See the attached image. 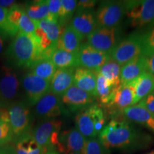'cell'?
Listing matches in <instances>:
<instances>
[{
  "instance_id": "obj_24",
  "label": "cell",
  "mask_w": 154,
  "mask_h": 154,
  "mask_svg": "<svg viewBox=\"0 0 154 154\" xmlns=\"http://www.w3.org/2000/svg\"><path fill=\"white\" fill-rule=\"evenodd\" d=\"M135 96L133 106L137 104L148 95L154 91V76L149 72H144L134 81Z\"/></svg>"
},
{
  "instance_id": "obj_35",
  "label": "cell",
  "mask_w": 154,
  "mask_h": 154,
  "mask_svg": "<svg viewBox=\"0 0 154 154\" xmlns=\"http://www.w3.org/2000/svg\"><path fill=\"white\" fill-rule=\"evenodd\" d=\"M142 38H143L142 55L145 57H149L154 53V26L149 32L143 33Z\"/></svg>"
},
{
  "instance_id": "obj_3",
  "label": "cell",
  "mask_w": 154,
  "mask_h": 154,
  "mask_svg": "<svg viewBox=\"0 0 154 154\" xmlns=\"http://www.w3.org/2000/svg\"><path fill=\"white\" fill-rule=\"evenodd\" d=\"M143 33L135 32L121 40L110 53L111 58L121 66L142 55Z\"/></svg>"
},
{
  "instance_id": "obj_41",
  "label": "cell",
  "mask_w": 154,
  "mask_h": 154,
  "mask_svg": "<svg viewBox=\"0 0 154 154\" xmlns=\"http://www.w3.org/2000/svg\"><path fill=\"white\" fill-rule=\"evenodd\" d=\"M0 154H17V152L15 146L13 144L9 143L0 146Z\"/></svg>"
},
{
  "instance_id": "obj_19",
  "label": "cell",
  "mask_w": 154,
  "mask_h": 154,
  "mask_svg": "<svg viewBox=\"0 0 154 154\" xmlns=\"http://www.w3.org/2000/svg\"><path fill=\"white\" fill-rule=\"evenodd\" d=\"M146 72V57L140 55L121 66V84L126 85L130 84Z\"/></svg>"
},
{
  "instance_id": "obj_5",
  "label": "cell",
  "mask_w": 154,
  "mask_h": 154,
  "mask_svg": "<svg viewBox=\"0 0 154 154\" xmlns=\"http://www.w3.org/2000/svg\"><path fill=\"white\" fill-rule=\"evenodd\" d=\"M126 5L131 26L136 28L154 26V0L126 1Z\"/></svg>"
},
{
  "instance_id": "obj_1",
  "label": "cell",
  "mask_w": 154,
  "mask_h": 154,
  "mask_svg": "<svg viewBox=\"0 0 154 154\" xmlns=\"http://www.w3.org/2000/svg\"><path fill=\"white\" fill-rule=\"evenodd\" d=\"M99 139L108 149L132 152L149 147L153 138L138 130L130 121L112 119L99 134Z\"/></svg>"
},
{
  "instance_id": "obj_27",
  "label": "cell",
  "mask_w": 154,
  "mask_h": 154,
  "mask_svg": "<svg viewBox=\"0 0 154 154\" xmlns=\"http://www.w3.org/2000/svg\"><path fill=\"white\" fill-rule=\"evenodd\" d=\"M25 11L34 22H39L49 18V11L47 0H38L26 4Z\"/></svg>"
},
{
  "instance_id": "obj_28",
  "label": "cell",
  "mask_w": 154,
  "mask_h": 154,
  "mask_svg": "<svg viewBox=\"0 0 154 154\" xmlns=\"http://www.w3.org/2000/svg\"><path fill=\"white\" fill-rule=\"evenodd\" d=\"M114 89L115 87H113L104 77L99 73H97L95 98L99 100L103 106L111 101Z\"/></svg>"
},
{
  "instance_id": "obj_8",
  "label": "cell",
  "mask_w": 154,
  "mask_h": 154,
  "mask_svg": "<svg viewBox=\"0 0 154 154\" xmlns=\"http://www.w3.org/2000/svg\"><path fill=\"white\" fill-rule=\"evenodd\" d=\"M121 31L118 27H97L87 37V44L94 49L110 54L119 43Z\"/></svg>"
},
{
  "instance_id": "obj_2",
  "label": "cell",
  "mask_w": 154,
  "mask_h": 154,
  "mask_svg": "<svg viewBox=\"0 0 154 154\" xmlns=\"http://www.w3.org/2000/svg\"><path fill=\"white\" fill-rule=\"evenodd\" d=\"M5 57L11 66L31 68L41 57L34 34L19 32L7 47Z\"/></svg>"
},
{
  "instance_id": "obj_13",
  "label": "cell",
  "mask_w": 154,
  "mask_h": 154,
  "mask_svg": "<svg viewBox=\"0 0 154 154\" xmlns=\"http://www.w3.org/2000/svg\"><path fill=\"white\" fill-rule=\"evenodd\" d=\"M66 107L63 105L60 97L51 92L43 96L35 105L34 113L38 118L51 119L63 114H66Z\"/></svg>"
},
{
  "instance_id": "obj_6",
  "label": "cell",
  "mask_w": 154,
  "mask_h": 154,
  "mask_svg": "<svg viewBox=\"0 0 154 154\" xmlns=\"http://www.w3.org/2000/svg\"><path fill=\"white\" fill-rule=\"evenodd\" d=\"M9 124L13 134V139L31 131L32 115L29 106L24 101H16L7 107Z\"/></svg>"
},
{
  "instance_id": "obj_22",
  "label": "cell",
  "mask_w": 154,
  "mask_h": 154,
  "mask_svg": "<svg viewBox=\"0 0 154 154\" xmlns=\"http://www.w3.org/2000/svg\"><path fill=\"white\" fill-rule=\"evenodd\" d=\"M76 129L86 139L96 138L97 133L95 131V121L91 106L80 111L75 117Z\"/></svg>"
},
{
  "instance_id": "obj_20",
  "label": "cell",
  "mask_w": 154,
  "mask_h": 154,
  "mask_svg": "<svg viewBox=\"0 0 154 154\" xmlns=\"http://www.w3.org/2000/svg\"><path fill=\"white\" fill-rule=\"evenodd\" d=\"M84 37L81 36L70 24L63 29L57 44V49L72 53H77L82 45Z\"/></svg>"
},
{
  "instance_id": "obj_31",
  "label": "cell",
  "mask_w": 154,
  "mask_h": 154,
  "mask_svg": "<svg viewBox=\"0 0 154 154\" xmlns=\"http://www.w3.org/2000/svg\"><path fill=\"white\" fill-rule=\"evenodd\" d=\"M13 134L9 124V113L5 108H0V146L10 143Z\"/></svg>"
},
{
  "instance_id": "obj_47",
  "label": "cell",
  "mask_w": 154,
  "mask_h": 154,
  "mask_svg": "<svg viewBox=\"0 0 154 154\" xmlns=\"http://www.w3.org/2000/svg\"><path fill=\"white\" fill-rule=\"evenodd\" d=\"M146 154H154V150H153V151H151V152H149V153H146Z\"/></svg>"
},
{
  "instance_id": "obj_21",
  "label": "cell",
  "mask_w": 154,
  "mask_h": 154,
  "mask_svg": "<svg viewBox=\"0 0 154 154\" xmlns=\"http://www.w3.org/2000/svg\"><path fill=\"white\" fill-rule=\"evenodd\" d=\"M97 73L77 67L74 73V85L95 97Z\"/></svg>"
},
{
  "instance_id": "obj_26",
  "label": "cell",
  "mask_w": 154,
  "mask_h": 154,
  "mask_svg": "<svg viewBox=\"0 0 154 154\" xmlns=\"http://www.w3.org/2000/svg\"><path fill=\"white\" fill-rule=\"evenodd\" d=\"M121 66L112 59L107 61L100 69L99 72L112 85L116 88L121 85Z\"/></svg>"
},
{
  "instance_id": "obj_46",
  "label": "cell",
  "mask_w": 154,
  "mask_h": 154,
  "mask_svg": "<svg viewBox=\"0 0 154 154\" xmlns=\"http://www.w3.org/2000/svg\"><path fill=\"white\" fill-rule=\"evenodd\" d=\"M69 154H82V153H81V152H72Z\"/></svg>"
},
{
  "instance_id": "obj_25",
  "label": "cell",
  "mask_w": 154,
  "mask_h": 154,
  "mask_svg": "<svg viewBox=\"0 0 154 154\" xmlns=\"http://www.w3.org/2000/svg\"><path fill=\"white\" fill-rule=\"evenodd\" d=\"M57 69H75L79 67L77 53H72L57 49L51 57Z\"/></svg>"
},
{
  "instance_id": "obj_45",
  "label": "cell",
  "mask_w": 154,
  "mask_h": 154,
  "mask_svg": "<svg viewBox=\"0 0 154 154\" xmlns=\"http://www.w3.org/2000/svg\"><path fill=\"white\" fill-rule=\"evenodd\" d=\"M44 154H59L57 151H54V150H52V151H47V153H45Z\"/></svg>"
},
{
  "instance_id": "obj_16",
  "label": "cell",
  "mask_w": 154,
  "mask_h": 154,
  "mask_svg": "<svg viewBox=\"0 0 154 154\" xmlns=\"http://www.w3.org/2000/svg\"><path fill=\"white\" fill-rule=\"evenodd\" d=\"M71 26L85 38L98 27L94 9H76L71 21Z\"/></svg>"
},
{
  "instance_id": "obj_15",
  "label": "cell",
  "mask_w": 154,
  "mask_h": 154,
  "mask_svg": "<svg viewBox=\"0 0 154 154\" xmlns=\"http://www.w3.org/2000/svg\"><path fill=\"white\" fill-rule=\"evenodd\" d=\"M86 138L76 128H71L60 133L57 146L58 153L69 154L72 152L82 153Z\"/></svg>"
},
{
  "instance_id": "obj_23",
  "label": "cell",
  "mask_w": 154,
  "mask_h": 154,
  "mask_svg": "<svg viewBox=\"0 0 154 154\" xmlns=\"http://www.w3.org/2000/svg\"><path fill=\"white\" fill-rule=\"evenodd\" d=\"M12 142L17 154H44L49 151V150L38 145L34 139L32 131L13 139Z\"/></svg>"
},
{
  "instance_id": "obj_37",
  "label": "cell",
  "mask_w": 154,
  "mask_h": 154,
  "mask_svg": "<svg viewBox=\"0 0 154 154\" xmlns=\"http://www.w3.org/2000/svg\"><path fill=\"white\" fill-rule=\"evenodd\" d=\"M9 9L3 8L0 7V33L5 35L6 37L7 36H16L13 32L10 26H9L8 21H7V14H8Z\"/></svg>"
},
{
  "instance_id": "obj_44",
  "label": "cell",
  "mask_w": 154,
  "mask_h": 154,
  "mask_svg": "<svg viewBox=\"0 0 154 154\" xmlns=\"http://www.w3.org/2000/svg\"><path fill=\"white\" fill-rule=\"evenodd\" d=\"M6 36L0 33V54L2 52L4 49V44H5V40Z\"/></svg>"
},
{
  "instance_id": "obj_39",
  "label": "cell",
  "mask_w": 154,
  "mask_h": 154,
  "mask_svg": "<svg viewBox=\"0 0 154 154\" xmlns=\"http://www.w3.org/2000/svg\"><path fill=\"white\" fill-rule=\"evenodd\" d=\"M137 104L141 106L154 116V91L141 100Z\"/></svg>"
},
{
  "instance_id": "obj_4",
  "label": "cell",
  "mask_w": 154,
  "mask_h": 154,
  "mask_svg": "<svg viewBox=\"0 0 154 154\" xmlns=\"http://www.w3.org/2000/svg\"><path fill=\"white\" fill-rule=\"evenodd\" d=\"M126 14V1L102 2L96 11L98 27H118Z\"/></svg>"
},
{
  "instance_id": "obj_17",
  "label": "cell",
  "mask_w": 154,
  "mask_h": 154,
  "mask_svg": "<svg viewBox=\"0 0 154 154\" xmlns=\"http://www.w3.org/2000/svg\"><path fill=\"white\" fill-rule=\"evenodd\" d=\"M124 119L145 127L154 133V116L145 108L136 104L124 109L122 112Z\"/></svg>"
},
{
  "instance_id": "obj_40",
  "label": "cell",
  "mask_w": 154,
  "mask_h": 154,
  "mask_svg": "<svg viewBox=\"0 0 154 154\" xmlns=\"http://www.w3.org/2000/svg\"><path fill=\"white\" fill-rule=\"evenodd\" d=\"M96 4L95 0H80L77 2L76 9H94Z\"/></svg>"
},
{
  "instance_id": "obj_33",
  "label": "cell",
  "mask_w": 154,
  "mask_h": 154,
  "mask_svg": "<svg viewBox=\"0 0 154 154\" xmlns=\"http://www.w3.org/2000/svg\"><path fill=\"white\" fill-rule=\"evenodd\" d=\"M109 149L106 148L99 138L86 139L82 154H109Z\"/></svg>"
},
{
  "instance_id": "obj_34",
  "label": "cell",
  "mask_w": 154,
  "mask_h": 154,
  "mask_svg": "<svg viewBox=\"0 0 154 154\" xmlns=\"http://www.w3.org/2000/svg\"><path fill=\"white\" fill-rule=\"evenodd\" d=\"M24 9V8L17 4L9 9L8 14H7V21H8L9 26L15 35L19 33V20H20Z\"/></svg>"
},
{
  "instance_id": "obj_10",
  "label": "cell",
  "mask_w": 154,
  "mask_h": 154,
  "mask_svg": "<svg viewBox=\"0 0 154 154\" xmlns=\"http://www.w3.org/2000/svg\"><path fill=\"white\" fill-rule=\"evenodd\" d=\"M22 86L29 106H35L50 91V82L32 73H27L22 79Z\"/></svg>"
},
{
  "instance_id": "obj_42",
  "label": "cell",
  "mask_w": 154,
  "mask_h": 154,
  "mask_svg": "<svg viewBox=\"0 0 154 154\" xmlns=\"http://www.w3.org/2000/svg\"><path fill=\"white\" fill-rule=\"evenodd\" d=\"M146 69L147 72L154 76V53L149 57H146Z\"/></svg>"
},
{
  "instance_id": "obj_30",
  "label": "cell",
  "mask_w": 154,
  "mask_h": 154,
  "mask_svg": "<svg viewBox=\"0 0 154 154\" xmlns=\"http://www.w3.org/2000/svg\"><path fill=\"white\" fill-rule=\"evenodd\" d=\"M36 26L41 28L54 44L57 45L61 32V26L57 21L45 19L39 22H35Z\"/></svg>"
},
{
  "instance_id": "obj_36",
  "label": "cell",
  "mask_w": 154,
  "mask_h": 154,
  "mask_svg": "<svg viewBox=\"0 0 154 154\" xmlns=\"http://www.w3.org/2000/svg\"><path fill=\"white\" fill-rule=\"evenodd\" d=\"M36 26L35 22L32 20L26 14L25 9L22 13L19 23V32L26 34H34Z\"/></svg>"
},
{
  "instance_id": "obj_32",
  "label": "cell",
  "mask_w": 154,
  "mask_h": 154,
  "mask_svg": "<svg viewBox=\"0 0 154 154\" xmlns=\"http://www.w3.org/2000/svg\"><path fill=\"white\" fill-rule=\"evenodd\" d=\"M77 1L75 0H61V9L59 14V24L63 25L74 16L76 10Z\"/></svg>"
},
{
  "instance_id": "obj_7",
  "label": "cell",
  "mask_w": 154,
  "mask_h": 154,
  "mask_svg": "<svg viewBox=\"0 0 154 154\" xmlns=\"http://www.w3.org/2000/svg\"><path fill=\"white\" fill-rule=\"evenodd\" d=\"M20 80L17 72L9 66H3L0 72V106L8 107L16 101L20 89Z\"/></svg>"
},
{
  "instance_id": "obj_38",
  "label": "cell",
  "mask_w": 154,
  "mask_h": 154,
  "mask_svg": "<svg viewBox=\"0 0 154 154\" xmlns=\"http://www.w3.org/2000/svg\"><path fill=\"white\" fill-rule=\"evenodd\" d=\"M47 2L49 11V18L48 19L59 22L58 19L61 9V0H47Z\"/></svg>"
},
{
  "instance_id": "obj_9",
  "label": "cell",
  "mask_w": 154,
  "mask_h": 154,
  "mask_svg": "<svg viewBox=\"0 0 154 154\" xmlns=\"http://www.w3.org/2000/svg\"><path fill=\"white\" fill-rule=\"evenodd\" d=\"M61 126L62 122L61 121L50 119L38 125L32 131V135L42 147L49 151H56Z\"/></svg>"
},
{
  "instance_id": "obj_12",
  "label": "cell",
  "mask_w": 154,
  "mask_h": 154,
  "mask_svg": "<svg viewBox=\"0 0 154 154\" xmlns=\"http://www.w3.org/2000/svg\"><path fill=\"white\" fill-rule=\"evenodd\" d=\"M79 67L85 68L96 73L111 59L110 54L98 51L87 43L82 44L77 52Z\"/></svg>"
},
{
  "instance_id": "obj_43",
  "label": "cell",
  "mask_w": 154,
  "mask_h": 154,
  "mask_svg": "<svg viewBox=\"0 0 154 154\" xmlns=\"http://www.w3.org/2000/svg\"><path fill=\"white\" fill-rule=\"evenodd\" d=\"M16 5V1H13V0H6V1H2L0 0V7L9 9L11 7Z\"/></svg>"
},
{
  "instance_id": "obj_11",
  "label": "cell",
  "mask_w": 154,
  "mask_h": 154,
  "mask_svg": "<svg viewBox=\"0 0 154 154\" xmlns=\"http://www.w3.org/2000/svg\"><path fill=\"white\" fill-rule=\"evenodd\" d=\"M135 96L134 82L126 85H121L115 88L111 101L104 107L111 116H118L122 115L124 109L133 106Z\"/></svg>"
},
{
  "instance_id": "obj_29",
  "label": "cell",
  "mask_w": 154,
  "mask_h": 154,
  "mask_svg": "<svg viewBox=\"0 0 154 154\" xmlns=\"http://www.w3.org/2000/svg\"><path fill=\"white\" fill-rule=\"evenodd\" d=\"M57 69L51 59H40L31 67V73L50 82Z\"/></svg>"
},
{
  "instance_id": "obj_14",
  "label": "cell",
  "mask_w": 154,
  "mask_h": 154,
  "mask_svg": "<svg viewBox=\"0 0 154 154\" xmlns=\"http://www.w3.org/2000/svg\"><path fill=\"white\" fill-rule=\"evenodd\" d=\"M96 98L73 85L60 96L63 105L70 111H80L94 104Z\"/></svg>"
},
{
  "instance_id": "obj_18",
  "label": "cell",
  "mask_w": 154,
  "mask_h": 154,
  "mask_svg": "<svg viewBox=\"0 0 154 154\" xmlns=\"http://www.w3.org/2000/svg\"><path fill=\"white\" fill-rule=\"evenodd\" d=\"M74 69H57L50 81L49 92L60 97L74 85Z\"/></svg>"
}]
</instances>
